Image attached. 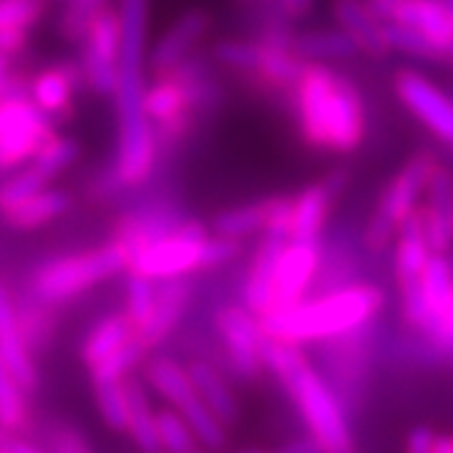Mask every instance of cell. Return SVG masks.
Here are the masks:
<instances>
[{"instance_id": "10", "label": "cell", "mask_w": 453, "mask_h": 453, "mask_svg": "<svg viewBox=\"0 0 453 453\" xmlns=\"http://www.w3.org/2000/svg\"><path fill=\"white\" fill-rule=\"evenodd\" d=\"M214 330L225 348L226 363L242 380H255L265 371V330L259 318L244 305H222L214 312Z\"/></svg>"}, {"instance_id": "3", "label": "cell", "mask_w": 453, "mask_h": 453, "mask_svg": "<svg viewBox=\"0 0 453 453\" xmlns=\"http://www.w3.org/2000/svg\"><path fill=\"white\" fill-rule=\"evenodd\" d=\"M386 308V292L378 285H342L303 300L288 310L259 318L265 338L282 342H323L353 335Z\"/></svg>"}, {"instance_id": "7", "label": "cell", "mask_w": 453, "mask_h": 453, "mask_svg": "<svg viewBox=\"0 0 453 453\" xmlns=\"http://www.w3.org/2000/svg\"><path fill=\"white\" fill-rule=\"evenodd\" d=\"M210 234V226L202 225L199 219L184 217L172 232L139 247L129 257L127 273L144 275L154 282L204 273V247Z\"/></svg>"}, {"instance_id": "4", "label": "cell", "mask_w": 453, "mask_h": 453, "mask_svg": "<svg viewBox=\"0 0 453 453\" xmlns=\"http://www.w3.org/2000/svg\"><path fill=\"white\" fill-rule=\"evenodd\" d=\"M211 96L214 83L195 58L172 71L151 73L144 94V111L162 151L174 149L192 131L195 116L211 106Z\"/></svg>"}, {"instance_id": "47", "label": "cell", "mask_w": 453, "mask_h": 453, "mask_svg": "<svg viewBox=\"0 0 453 453\" xmlns=\"http://www.w3.org/2000/svg\"><path fill=\"white\" fill-rule=\"evenodd\" d=\"M31 43V31H16V28H0V56H20Z\"/></svg>"}, {"instance_id": "57", "label": "cell", "mask_w": 453, "mask_h": 453, "mask_svg": "<svg viewBox=\"0 0 453 453\" xmlns=\"http://www.w3.org/2000/svg\"><path fill=\"white\" fill-rule=\"evenodd\" d=\"M244 453H262V451H244Z\"/></svg>"}, {"instance_id": "6", "label": "cell", "mask_w": 453, "mask_h": 453, "mask_svg": "<svg viewBox=\"0 0 453 453\" xmlns=\"http://www.w3.org/2000/svg\"><path fill=\"white\" fill-rule=\"evenodd\" d=\"M53 134V119L28 96V81L13 76L0 96V172H13L31 162Z\"/></svg>"}, {"instance_id": "20", "label": "cell", "mask_w": 453, "mask_h": 453, "mask_svg": "<svg viewBox=\"0 0 453 453\" xmlns=\"http://www.w3.org/2000/svg\"><path fill=\"white\" fill-rule=\"evenodd\" d=\"M285 240H277L265 234L262 242L257 244L252 262H250V270L244 277L242 285V305L247 310H252L257 318H265L270 308H273V285H275V265Z\"/></svg>"}, {"instance_id": "16", "label": "cell", "mask_w": 453, "mask_h": 453, "mask_svg": "<svg viewBox=\"0 0 453 453\" xmlns=\"http://www.w3.org/2000/svg\"><path fill=\"white\" fill-rule=\"evenodd\" d=\"M192 297H195V288L189 277L157 282V305L149 325L139 333V340L149 353H154L177 333L179 323L184 320L187 310L192 305Z\"/></svg>"}, {"instance_id": "39", "label": "cell", "mask_w": 453, "mask_h": 453, "mask_svg": "<svg viewBox=\"0 0 453 453\" xmlns=\"http://www.w3.org/2000/svg\"><path fill=\"white\" fill-rule=\"evenodd\" d=\"M259 50H262V43H259V41L225 38V41H219V43L211 49V56H214V61L219 65H225L229 71H234V73H240L244 79H250V73L257 68Z\"/></svg>"}, {"instance_id": "25", "label": "cell", "mask_w": 453, "mask_h": 453, "mask_svg": "<svg viewBox=\"0 0 453 453\" xmlns=\"http://www.w3.org/2000/svg\"><path fill=\"white\" fill-rule=\"evenodd\" d=\"M431 247L426 242V234H423L421 217L418 210L413 211L408 219H405L401 229H398V237H395V252H393V273H395V282L398 288H405L411 282H416L421 277L426 262L431 257Z\"/></svg>"}, {"instance_id": "28", "label": "cell", "mask_w": 453, "mask_h": 453, "mask_svg": "<svg viewBox=\"0 0 453 453\" xmlns=\"http://www.w3.org/2000/svg\"><path fill=\"white\" fill-rule=\"evenodd\" d=\"M335 199L327 195L323 184H310L297 196H292V237L300 242H318L323 232L330 204Z\"/></svg>"}, {"instance_id": "27", "label": "cell", "mask_w": 453, "mask_h": 453, "mask_svg": "<svg viewBox=\"0 0 453 453\" xmlns=\"http://www.w3.org/2000/svg\"><path fill=\"white\" fill-rule=\"evenodd\" d=\"M146 383L131 372L127 378V393H129V426L127 436L142 453H162L159 436H157V411L146 393Z\"/></svg>"}, {"instance_id": "22", "label": "cell", "mask_w": 453, "mask_h": 453, "mask_svg": "<svg viewBox=\"0 0 453 453\" xmlns=\"http://www.w3.org/2000/svg\"><path fill=\"white\" fill-rule=\"evenodd\" d=\"M134 338H136V327L124 310L101 315L81 340V363L86 365V371L96 368L98 363L119 353Z\"/></svg>"}, {"instance_id": "38", "label": "cell", "mask_w": 453, "mask_h": 453, "mask_svg": "<svg viewBox=\"0 0 453 453\" xmlns=\"http://www.w3.org/2000/svg\"><path fill=\"white\" fill-rule=\"evenodd\" d=\"M149 357V350L142 345V340L134 338L129 345H124L119 353H113L111 357H106L104 363H98L96 368H91V383H106V380H124L129 378L131 372H136L139 365H144V360Z\"/></svg>"}, {"instance_id": "44", "label": "cell", "mask_w": 453, "mask_h": 453, "mask_svg": "<svg viewBox=\"0 0 453 453\" xmlns=\"http://www.w3.org/2000/svg\"><path fill=\"white\" fill-rule=\"evenodd\" d=\"M265 234L290 242L292 237V196H270Z\"/></svg>"}, {"instance_id": "2", "label": "cell", "mask_w": 453, "mask_h": 453, "mask_svg": "<svg viewBox=\"0 0 453 453\" xmlns=\"http://www.w3.org/2000/svg\"><path fill=\"white\" fill-rule=\"evenodd\" d=\"M290 94L297 129L310 149L353 154L363 144L368 131L365 106L345 73L327 64H305Z\"/></svg>"}, {"instance_id": "23", "label": "cell", "mask_w": 453, "mask_h": 453, "mask_svg": "<svg viewBox=\"0 0 453 453\" xmlns=\"http://www.w3.org/2000/svg\"><path fill=\"white\" fill-rule=\"evenodd\" d=\"M71 204H73V199L68 192L58 189V187H46V189L28 196L26 202L0 211V214H3V222L13 232H35V229H43L65 217Z\"/></svg>"}, {"instance_id": "45", "label": "cell", "mask_w": 453, "mask_h": 453, "mask_svg": "<svg viewBox=\"0 0 453 453\" xmlns=\"http://www.w3.org/2000/svg\"><path fill=\"white\" fill-rule=\"evenodd\" d=\"M426 335L441 353H453V295L449 303L434 315L431 325L426 327Z\"/></svg>"}, {"instance_id": "15", "label": "cell", "mask_w": 453, "mask_h": 453, "mask_svg": "<svg viewBox=\"0 0 453 453\" xmlns=\"http://www.w3.org/2000/svg\"><path fill=\"white\" fill-rule=\"evenodd\" d=\"M0 360L8 365V371L16 375L28 393L38 388V368L18 320V300L3 280H0Z\"/></svg>"}, {"instance_id": "9", "label": "cell", "mask_w": 453, "mask_h": 453, "mask_svg": "<svg viewBox=\"0 0 453 453\" xmlns=\"http://www.w3.org/2000/svg\"><path fill=\"white\" fill-rule=\"evenodd\" d=\"M81 79L96 96H111L121 53V20L111 3H104L88 18L81 35Z\"/></svg>"}, {"instance_id": "55", "label": "cell", "mask_w": 453, "mask_h": 453, "mask_svg": "<svg viewBox=\"0 0 453 453\" xmlns=\"http://www.w3.org/2000/svg\"><path fill=\"white\" fill-rule=\"evenodd\" d=\"M71 8H83V11H96L98 5L109 3V0H65Z\"/></svg>"}, {"instance_id": "54", "label": "cell", "mask_w": 453, "mask_h": 453, "mask_svg": "<svg viewBox=\"0 0 453 453\" xmlns=\"http://www.w3.org/2000/svg\"><path fill=\"white\" fill-rule=\"evenodd\" d=\"M434 453H453V434H443L436 438Z\"/></svg>"}, {"instance_id": "59", "label": "cell", "mask_w": 453, "mask_h": 453, "mask_svg": "<svg viewBox=\"0 0 453 453\" xmlns=\"http://www.w3.org/2000/svg\"><path fill=\"white\" fill-rule=\"evenodd\" d=\"M195 453H199V451H195Z\"/></svg>"}, {"instance_id": "13", "label": "cell", "mask_w": 453, "mask_h": 453, "mask_svg": "<svg viewBox=\"0 0 453 453\" xmlns=\"http://www.w3.org/2000/svg\"><path fill=\"white\" fill-rule=\"evenodd\" d=\"M320 270V247L318 242H300L290 240L282 247L275 265V285H273V308L288 310L305 300L312 280ZM267 312V315H270Z\"/></svg>"}, {"instance_id": "56", "label": "cell", "mask_w": 453, "mask_h": 453, "mask_svg": "<svg viewBox=\"0 0 453 453\" xmlns=\"http://www.w3.org/2000/svg\"><path fill=\"white\" fill-rule=\"evenodd\" d=\"M0 453H11L8 449H5V446H3V441H0Z\"/></svg>"}, {"instance_id": "41", "label": "cell", "mask_w": 453, "mask_h": 453, "mask_svg": "<svg viewBox=\"0 0 453 453\" xmlns=\"http://www.w3.org/2000/svg\"><path fill=\"white\" fill-rule=\"evenodd\" d=\"M421 207L426 211H431L438 219L453 225V174L446 166L438 164V169L434 172L428 187H426Z\"/></svg>"}, {"instance_id": "32", "label": "cell", "mask_w": 453, "mask_h": 453, "mask_svg": "<svg viewBox=\"0 0 453 453\" xmlns=\"http://www.w3.org/2000/svg\"><path fill=\"white\" fill-rule=\"evenodd\" d=\"M31 421L28 390L0 360V434L20 436Z\"/></svg>"}, {"instance_id": "19", "label": "cell", "mask_w": 453, "mask_h": 453, "mask_svg": "<svg viewBox=\"0 0 453 453\" xmlns=\"http://www.w3.org/2000/svg\"><path fill=\"white\" fill-rule=\"evenodd\" d=\"M393 23L411 26L423 33L446 58L453 53V13L446 0H398L390 18ZM388 20V23H390Z\"/></svg>"}, {"instance_id": "26", "label": "cell", "mask_w": 453, "mask_h": 453, "mask_svg": "<svg viewBox=\"0 0 453 453\" xmlns=\"http://www.w3.org/2000/svg\"><path fill=\"white\" fill-rule=\"evenodd\" d=\"M187 368H189V375H192V380H195L199 398L210 405L211 413H214L217 418H222L226 426H232V423L237 421L240 405L234 401V393L229 388L225 375L217 371L210 360H204V357L189 360Z\"/></svg>"}, {"instance_id": "58", "label": "cell", "mask_w": 453, "mask_h": 453, "mask_svg": "<svg viewBox=\"0 0 453 453\" xmlns=\"http://www.w3.org/2000/svg\"><path fill=\"white\" fill-rule=\"evenodd\" d=\"M451 58H453V53H451Z\"/></svg>"}, {"instance_id": "49", "label": "cell", "mask_w": 453, "mask_h": 453, "mask_svg": "<svg viewBox=\"0 0 453 453\" xmlns=\"http://www.w3.org/2000/svg\"><path fill=\"white\" fill-rule=\"evenodd\" d=\"M275 453H325V451H323V446H320V443L308 434V436L292 438V441H288L285 446H280Z\"/></svg>"}, {"instance_id": "24", "label": "cell", "mask_w": 453, "mask_h": 453, "mask_svg": "<svg viewBox=\"0 0 453 453\" xmlns=\"http://www.w3.org/2000/svg\"><path fill=\"white\" fill-rule=\"evenodd\" d=\"M259 43H262V50H259L257 68L250 73V83L270 94L292 91V86L297 83L305 68V61H300L290 46H277V43H265V41Z\"/></svg>"}, {"instance_id": "46", "label": "cell", "mask_w": 453, "mask_h": 453, "mask_svg": "<svg viewBox=\"0 0 453 453\" xmlns=\"http://www.w3.org/2000/svg\"><path fill=\"white\" fill-rule=\"evenodd\" d=\"M438 434L428 426H416L408 431L403 443V453H434Z\"/></svg>"}, {"instance_id": "52", "label": "cell", "mask_w": 453, "mask_h": 453, "mask_svg": "<svg viewBox=\"0 0 453 453\" xmlns=\"http://www.w3.org/2000/svg\"><path fill=\"white\" fill-rule=\"evenodd\" d=\"M365 3L371 5L372 13L380 18L383 23H388L393 13H395V8H398V0H365Z\"/></svg>"}, {"instance_id": "30", "label": "cell", "mask_w": 453, "mask_h": 453, "mask_svg": "<svg viewBox=\"0 0 453 453\" xmlns=\"http://www.w3.org/2000/svg\"><path fill=\"white\" fill-rule=\"evenodd\" d=\"M401 290H413L418 295L423 310H426V315H428V325H431L434 315L449 303V297L453 295V265L449 262L446 255L434 252V255L428 257V262H426L421 277H418L416 282L401 288ZM428 325H426V327H428ZM423 333H426V330H423Z\"/></svg>"}, {"instance_id": "8", "label": "cell", "mask_w": 453, "mask_h": 453, "mask_svg": "<svg viewBox=\"0 0 453 453\" xmlns=\"http://www.w3.org/2000/svg\"><path fill=\"white\" fill-rule=\"evenodd\" d=\"M285 390L300 413V421L325 453H353V431L345 408L320 372L310 365Z\"/></svg>"}, {"instance_id": "43", "label": "cell", "mask_w": 453, "mask_h": 453, "mask_svg": "<svg viewBox=\"0 0 453 453\" xmlns=\"http://www.w3.org/2000/svg\"><path fill=\"white\" fill-rule=\"evenodd\" d=\"M46 441L50 453H94L81 431L68 423H50Z\"/></svg>"}, {"instance_id": "11", "label": "cell", "mask_w": 453, "mask_h": 453, "mask_svg": "<svg viewBox=\"0 0 453 453\" xmlns=\"http://www.w3.org/2000/svg\"><path fill=\"white\" fill-rule=\"evenodd\" d=\"M395 96L421 121L438 142L453 146V98L413 68H403L393 79Z\"/></svg>"}, {"instance_id": "35", "label": "cell", "mask_w": 453, "mask_h": 453, "mask_svg": "<svg viewBox=\"0 0 453 453\" xmlns=\"http://www.w3.org/2000/svg\"><path fill=\"white\" fill-rule=\"evenodd\" d=\"M157 305V282L136 273H127V292H124V312L136 327V338L144 330Z\"/></svg>"}, {"instance_id": "17", "label": "cell", "mask_w": 453, "mask_h": 453, "mask_svg": "<svg viewBox=\"0 0 453 453\" xmlns=\"http://www.w3.org/2000/svg\"><path fill=\"white\" fill-rule=\"evenodd\" d=\"M146 388H151L164 403L177 408L179 413H189L204 403L196 393L195 380L189 375V368L179 363L177 357L164 356V353H149L144 360V378Z\"/></svg>"}, {"instance_id": "33", "label": "cell", "mask_w": 453, "mask_h": 453, "mask_svg": "<svg viewBox=\"0 0 453 453\" xmlns=\"http://www.w3.org/2000/svg\"><path fill=\"white\" fill-rule=\"evenodd\" d=\"M94 401H96L98 413H101V421L106 423L113 434H127V426H129L127 378L124 380L94 383Z\"/></svg>"}, {"instance_id": "5", "label": "cell", "mask_w": 453, "mask_h": 453, "mask_svg": "<svg viewBox=\"0 0 453 453\" xmlns=\"http://www.w3.org/2000/svg\"><path fill=\"white\" fill-rule=\"evenodd\" d=\"M129 270V250L119 240L46 259L31 275V295L50 308L71 303Z\"/></svg>"}, {"instance_id": "42", "label": "cell", "mask_w": 453, "mask_h": 453, "mask_svg": "<svg viewBox=\"0 0 453 453\" xmlns=\"http://www.w3.org/2000/svg\"><path fill=\"white\" fill-rule=\"evenodd\" d=\"M46 16V0H0V28L33 31Z\"/></svg>"}, {"instance_id": "1", "label": "cell", "mask_w": 453, "mask_h": 453, "mask_svg": "<svg viewBox=\"0 0 453 453\" xmlns=\"http://www.w3.org/2000/svg\"><path fill=\"white\" fill-rule=\"evenodd\" d=\"M149 8L151 0H116L121 20V53L116 68V157L111 174L121 189H139L151 181L159 162V142L144 111L149 71Z\"/></svg>"}, {"instance_id": "37", "label": "cell", "mask_w": 453, "mask_h": 453, "mask_svg": "<svg viewBox=\"0 0 453 453\" xmlns=\"http://www.w3.org/2000/svg\"><path fill=\"white\" fill-rule=\"evenodd\" d=\"M79 154H81L79 142L56 131L49 142L38 149V154L33 157L31 164L35 169H41L53 181V179L58 177V174H64L65 169L79 159Z\"/></svg>"}, {"instance_id": "40", "label": "cell", "mask_w": 453, "mask_h": 453, "mask_svg": "<svg viewBox=\"0 0 453 453\" xmlns=\"http://www.w3.org/2000/svg\"><path fill=\"white\" fill-rule=\"evenodd\" d=\"M386 28V43H388L390 50H398V53H405V56H413L418 61H443L446 56L423 35L416 28L411 26H403V23H383Z\"/></svg>"}, {"instance_id": "12", "label": "cell", "mask_w": 453, "mask_h": 453, "mask_svg": "<svg viewBox=\"0 0 453 453\" xmlns=\"http://www.w3.org/2000/svg\"><path fill=\"white\" fill-rule=\"evenodd\" d=\"M436 169L438 162L431 151H421V154L411 157L395 172V177L386 184V189L378 199V207H375L372 214L386 219L395 229H401L405 219L418 210L423 195H426V187H428V181H431Z\"/></svg>"}, {"instance_id": "34", "label": "cell", "mask_w": 453, "mask_h": 453, "mask_svg": "<svg viewBox=\"0 0 453 453\" xmlns=\"http://www.w3.org/2000/svg\"><path fill=\"white\" fill-rule=\"evenodd\" d=\"M157 436L162 453H195L199 451V441H196L192 426L187 418L179 413L177 408L166 405L157 411Z\"/></svg>"}, {"instance_id": "31", "label": "cell", "mask_w": 453, "mask_h": 453, "mask_svg": "<svg viewBox=\"0 0 453 453\" xmlns=\"http://www.w3.org/2000/svg\"><path fill=\"white\" fill-rule=\"evenodd\" d=\"M267 211H270V196L267 199H257V202H244V204H237V207H229V210L219 211L211 219V234L244 242L247 237H252L257 232H265Z\"/></svg>"}, {"instance_id": "21", "label": "cell", "mask_w": 453, "mask_h": 453, "mask_svg": "<svg viewBox=\"0 0 453 453\" xmlns=\"http://www.w3.org/2000/svg\"><path fill=\"white\" fill-rule=\"evenodd\" d=\"M333 18L340 31L353 38L360 53L380 58L390 50L383 20L372 13L365 0H333Z\"/></svg>"}, {"instance_id": "29", "label": "cell", "mask_w": 453, "mask_h": 453, "mask_svg": "<svg viewBox=\"0 0 453 453\" xmlns=\"http://www.w3.org/2000/svg\"><path fill=\"white\" fill-rule=\"evenodd\" d=\"M290 50L305 64H327V61H348L353 58L357 46L350 35L340 31H305L295 33Z\"/></svg>"}, {"instance_id": "48", "label": "cell", "mask_w": 453, "mask_h": 453, "mask_svg": "<svg viewBox=\"0 0 453 453\" xmlns=\"http://www.w3.org/2000/svg\"><path fill=\"white\" fill-rule=\"evenodd\" d=\"M280 3V11L282 16L290 18V20H303V18L310 16L315 0H277Z\"/></svg>"}, {"instance_id": "18", "label": "cell", "mask_w": 453, "mask_h": 453, "mask_svg": "<svg viewBox=\"0 0 453 453\" xmlns=\"http://www.w3.org/2000/svg\"><path fill=\"white\" fill-rule=\"evenodd\" d=\"M81 79V65L76 64H50L41 68L28 81V96L41 111L56 119H64L73 109L76 86Z\"/></svg>"}, {"instance_id": "51", "label": "cell", "mask_w": 453, "mask_h": 453, "mask_svg": "<svg viewBox=\"0 0 453 453\" xmlns=\"http://www.w3.org/2000/svg\"><path fill=\"white\" fill-rule=\"evenodd\" d=\"M0 441H3V446L11 453H50L43 451L41 446H35V443H31V441H26V438L20 436H5V434H3Z\"/></svg>"}, {"instance_id": "53", "label": "cell", "mask_w": 453, "mask_h": 453, "mask_svg": "<svg viewBox=\"0 0 453 453\" xmlns=\"http://www.w3.org/2000/svg\"><path fill=\"white\" fill-rule=\"evenodd\" d=\"M13 79V71H11V58L8 56H0V96L5 94L8 83Z\"/></svg>"}, {"instance_id": "14", "label": "cell", "mask_w": 453, "mask_h": 453, "mask_svg": "<svg viewBox=\"0 0 453 453\" xmlns=\"http://www.w3.org/2000/svg\"><path fill=\"white\" fill-rule=\"evenodd\" d=\"M211 16L204 8H192L166 28L149 50V71L164 73L192 58L196 46L210 35Z\"/></svg>"}, {"instance_id": "36", "label": "cell", "mask_w": 453, "mask_h": 453, "mask_svg": "<svg viewBox=\"0 0 453 453\" xmlns=\"http://www.w3.org/2000/svg\"><path fill=\"white\" fill-rule=\"evenodd\" d=\"M46 187H50V179L41 169H35L31 162L18 166L13 169V174H8L0 181V211L16 207Z\"/></svg>"}, {"instance_id": "50", "label": "cell", "mask_w": 453, "mask_h": 453, "mask_svg": "<svg viewBox=\"0 0 453 453\" xmlns=\"http://www.w3.org/2000/svg\"><path fill=\"white\" fill-rule=\"evenodd\" d=\"M320 184L327 189V195L333 196V199H338V196L345 192V187H348V169H335V172L327 174Z\"/></svg>"}]
</instances>
